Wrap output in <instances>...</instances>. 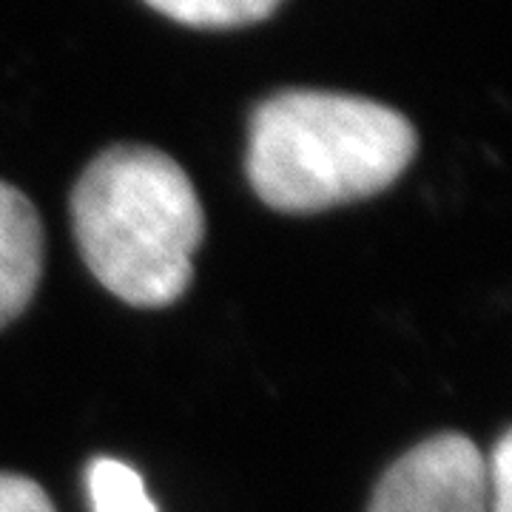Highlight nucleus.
<instances>
[{"label": "nucleus", "mask_w": 512, "mask_h": 512, "mask_svg": "<svg viewBox=\"0 0 512 512\" xmlns=\"http://www.w3.org/2000/svg\"><path fill=\"white\" fill-rule=\"evenodd\" d=\"M0 512H57L52 498L32 478L0 473Z\"/></svg>", "instance_id": "nucleus-7"}, {"label": "nucleus", "mask_w": 512, "mask_h": 512, "mask_svg": "<svg viewBox=\"0 0 512 512\" xmlns=\"http://www.w3.org/2000/svg\"><path fill=\"white\" fill-rule=\"evenodd\" d=\"M86 487L94 512H157L140 473L126 461L97 456L86 470Z\"/></svg>", "instance_id": "nucleus-6"}, {"label": "nucleus", "mask_w": 512, "mask_h": 512, "mask_svg": "<svg viewBox=\"0 0 512 512\" xmlns=\"http://www.w3.org/2000/svg\"><path fill=\"white\" fill-rule=\"evenodd\" d=\"M367 512H490L487 458L461 433L421 441L390 464Z\"/></svg>", "instance_id": "nucleus-3"}, {"label": "nucleus", "mask_w": 512, "mask_h": 512, "mask_svg": "<svg viewBox=\"0 0 512 512\" xmlns=\"http://www.w3.org/2000/svg\"><path fill=\"white\" fill-rule=\"evenodd\" d=\"M165 18L191 29H239L271 18L282 0H146Z\"/></svg>", "instance_id": "nucleus-5"}, {"label": "nucleus", "mask_w": 512, "mask_h": 512, "mask_svg": "<svg viewBox=\"0 0 512 512\" xmlns=\"http://www.w3.org/2000/svg\"><path fill=\"white\" fill-rule=\"evenodd\" d=\"M490 478V512H512V433L507 430L487 461Z\"/></svg>", "instance_id": "nucleus-8"}, {"label": "nucleus", "mask_w": 512, "mask_h": 512, "mask_svg": "<svg viewBox=\"0 0 512 512\" xmlns=\"http://www.w3.org/2000/svg\"><path fill=\"white\" fill-rule=\"evenodd\" d=\"M43 222L32 200L0 180V328L29 308L43 276Z\"/></svg>", "instance_id": "nucleus-4"}, {"label": "nucleus", "mask_w": 512, "mask_h": 512, "mask_svg": "<svg viewBox=\"0 0 512 512\" xmlns=\"http://www.w3.org/2000/svg\"><path fill=\"white\" fill-rule=\"evenodd\" d=\"M416 148L419 134L402 111L353 94L291 89L251 114L245 174L268 208L319 214L382 194Z\"/></svg>", "instance_id": "nucleus-1"}, {"label": "nucleus", "mask_w": 512, "mask_h": 512, "mask_svg": "<svg viewBox=\"0 0 512 512\" xmlns=\"http://www.w3.org/2000/svg\"><path fill=\"white\" fill-rule=\"evenodd\" d=\"M72 225L103 288L134 308H165L194 279L205 211L174 157L123 143L97 154L77 180Z\"/></svg>", "instance_id": "nucleus-2"}]
</instances>
